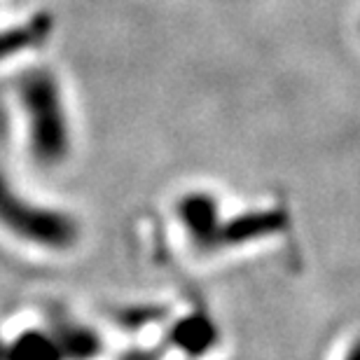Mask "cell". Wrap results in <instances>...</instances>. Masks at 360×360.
I'll return each mask as SVG.
<instances>
[{"instance_id": "obj_4", "label": "cell", "mask_w": 360, "mask_h": 360, "mask_svg": "<svg viewBox=\"0 0 360 360\" xmlns=\"http://www.w3.org/2000/svg\"><path fill=\"white\" fill-rule=\"evenodd\" d=\"M56 21L49 12H35L24 24L0 28V63L21 52L35 49L52 38Z\"/></svg>"}, {"instance_id": "obj_9", "label": "cell", "mask_w": 360, "mask_h": 360, "mask_svg": "<svg viewBox=\"0 0 360 360\" xmlns=\"http://www.w3.org/2000/svg\"><path fill=\"white\" fill-rule=\"evenodd\" d=\"M344 360H360V340L349 349V354H347V358H344Z\"/></svg>"}, {"instance_id": "obj_7", "label": "cell", "mask_w": 360, "mask_h": 360, "mask_svg": "<svg viewBox=\"0 0 360 360\" xmlns=\"http://www.w3.org/2000/svg\"><path fill=\"white\" fill-rule=\"evenodd\" d=\"M5 360H63V354L54 335L26 330L5 349Z\"/></svg>"}, {"instance_id": "obj_2", "label": "cell", "mask_w": 360, "mask_h": 360, "mask_svg": "<svg viewBox=\"0 0 360 360\" xmlns=\"http://www.w3.org/2000/svg\"><path fill=\"white\" fill-rule=\"evenodd\" d=\"M0 227L21 241L47 250L73 248L80 236L77 220L59 208L33 204L14 190L0 171Z\"/></svg>"}, {"instance_id": "obj_10", "label": "cell", "mask_w": 360, "mask_h": 360, "mask_svg": "<svg viewBox=\"0 0 360 360\" xmlns=\"http://www.w3.org/2000/svg\"><path fill=\"white\" fill-rule=\"evenodd\" d=\"M0 360H5V347L0 344Z\"/></svg>"}, {"instance_id": "obj_8", "label": "cell", "mask_w": 360, "mask_h": 360, "mask_svg": "<svg viewBox=\"0 0 360 360\" xmlns=\"http://www.w3.org/2000/svg\"><path fill=\"white\" fill-rule=\"evenodd\" d=\"M63 360H91L101 351V337L87 328H63L54 333Z\"/></svg>"}, {"instance_id": "obj_3", "label": "cell", "mask_w": 360, "mask_h": 360, "mask_svg": "<svg viewBox=\"0 0 360 360\" xmlns=\"http://www.w3.org/2000/svg\"><path fill=\"white\" fill-rule=\"evenodd\" d=\"M178 218L199 248L211 250L218 246L222 222L218 213V201H215L213 194L190 192V194H185V197H180Z\"/></svg>"}, {"instance_id": "obj_1", "label": "cell", "mask_w": 360, "mask_h": 360, "mask_svg": "<svg viewBox=\"0 0 360 360\" xmlns=\"http://www.w3.org/2000/svg\"><path fill=\"white\" fill-rule=\"evenodd\" d=\"M19 96L28 120L31 155L45 167L63 162L70 153V129L56 75L47 68L28 70L19 80Z\"/></svg>"}, {"instance_id": "obj_6", "label": "cell", "mask_w": 360, "mask_h": 360, "mask_svg": "<svg viewBox=\"0 0 360 360\" xmlns=\"http://www.w3.org/2000/svg\"><path fill=\"white\" fill-rule=\"evenodd\" d=\"M215 342H218V330L206 314L185 316L171 330V344H176L180 351H185L192 358L204 356Z\"/></svg>"}, {"instance_id": "obj_5", "label": "cell", "mask_w": 360, "mask_h": 360, "mask_svg": "<svg viewBox=\"0 0 360 360\" xmlns=\"http://www.w3.org/2000/svg\"><path fill=\"white\" fill-rule=\"evenodd\" d=\"M285 225V215L281 211H262V213H248L241 218L229 220L227 225H220L218 246L222 243H243L257 236H267L278 232Z\"/></svg>"}]
</instances>
